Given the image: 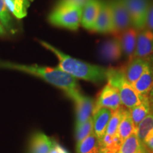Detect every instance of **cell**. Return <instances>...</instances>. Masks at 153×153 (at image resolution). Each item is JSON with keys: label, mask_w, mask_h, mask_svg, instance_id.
Segmentation results:
<instances>
[{"label": "cell", "mask_w": 153, "mask_h": 153, "mask_svg": "<svg viewBox=\"0 0 153 153\" xmlns=\"http://www.w3.org/2000/svg\"><path fill=\"white\" fill-rule=\"evenodd\" d=\"M137 33L138 30L131 26L118 34L117 38L119 40L122 53L128 62L134 57L135 48H136Z\"/></svg>", "instance_id": "obj_11"}, {"label": "cell", "mask_w": 153, "mask_h": 153, "mask_svg": "<svg viewBox=\"0 0 153 153\" xmlns=\"http://www.w3.org/2000/svg\"><path fill=\"white\" fill-rule=\"evenodd\" d=\"M92 30L101 33H114V24L108 0H101V7Z\"/></svg>", "instance_id": "obj_9"}, {"label": "cell", "mask_w": 153, "mask_h": 153, "mask_svg": "<svg viewBox=\"0 0 153 153\" xmlns=\"http://www.w3.org/2000/svg\"><path fill=\"white\" fill-rule=\"evenodd\" d=\"M143 147L146 153H153V135L143 144Z\"/></svg>", "instance_id": "obj_30"}, {"label": "cell", "mask_w": 153, "mask_h": 153, "mask_svg": "<svg viewBox=\"0 0 153 153\" xmlns=\"http://www.w3.org/2000/svg\"><path fill=\"white\" fill-rule=\"evenodd\" d=\"M9 11L17 19H23L27 15V9L30 7L24 0H4Z\"/></svg>", "instance_id": "obj_24"}, {"label": "cell", "mask_w": 153, "mask_h": 153, "mask_svg": "<svg viewBox=\"0 0 153 153\" xmlns=\"http://www.w3.org/2000/svg\"><path fill=\"white\" fill-rule=\"evenodd\" d=\"M113 111L108 108H102L93 114V132L100 140L106 133Z\"/></svg>", "instance_id": "obj_16"}, {"label": "cell", "mask_w": 153, "mask_h": 153, "mask_svg": "<svg viewBox=\"0 0 153 153\" xmlns=\"http://www.w3.org/2000/svg\"><path fill=\"white\" fill-rule=\"evenodd\" d=\"M100 143L94 133H91L81 142L76 143L77 153H99Z\"/></svg>", "instance_id": "obj_22"}, {"label": "cell", "mask_w": 153, "mask_h": 153, "mask_svg": "<svg viewBox=\"0 0 153 153\" xmlns=\"http://www.w3.org/2000/svg\"><path fill=\"white\" fill-rule=\"evenodd\" d=\"M49 153H68L67 152L65 149L62 148L61 145H60L58 143L56 142H54V145H53L52 149L50 151Z\"/></svg>", "instance_id": "obj_31"}, {"label": "cell", "mask_w": 153, "mask_h": 153, "mask_svg": "<svg viewBox=\"0 0 153 153\" xmlns=\"http://www.w3.org/2000/svg\"><path fill=\"white\" fill-rule=\"evenodd\" d=\"M118 153H146L142 144L137 136L136 132H134L130 136L124 140L120 145Z\"/></svg>", "instance_id": "obj_23"}, {"label": "cell", "mask_w": 153, "mask_h": 153, "mask_svg": "<svg viewBox=\"0 0 153 153\" xmlns=\"http://www.w3.org/2000/svg\"><path fill=\"white\" fill-rule=\"evenodd\" d=\"M89 1V0H59L57 5L65 6V7L82 9Z\"/></svg>", "instance_id": "obj_28"}, {"label": "cell", "mask_w": 153, "mask_h": 153, "mask_svg": "<svg viewBox=\"0 0 153 153\" xmlns=\"http://www.w3.org/2000/svg\"><path fill=\"white\" fill-rule=\"evenodd\" d=\"M0 68L10 69L38 76L65 91L70 99L79 92L76 78L62 71L60 68L39 66L37 65H21L0 61Z\"/></svg>", "instance_id": "obj_1"}, {"label": "cell", "mask_w": 153, "mask_h": 153, "mask_svg": "<svg viewBox=\"0 0 153 153\" xmlns=\"http://www.w3.org/2000/svg\"><path fill=\"white\" fill-rule=\"evenodd\" d=\"M124 110H125V108L120 106L117 110L113 111L108 126H107L105 134H108L110 135H115L117 134L118 126H119L120 120L123 117Z\"/></svg>", "instance_id": "obj_25"}, {"label": "cell", "mask_w": 153, "mask_h": 153, "mask_svg": "<svg viewBox=\"0 0 153 153\" xmlns=\"http://www.w3.org/2000/svg\"><path fill=\"white\" fill-rule=\"evenodd\" d=\"M122 142L117 134L115 135L105 134L99 140L100 148L99 153H118Z\"/></svg>", "instance_id": "obj_18"}, {"label": "cell", "mask_w": 153, "mask_h": 153, "mask_svg": "<svg viewBox=\"0 0 153 153\" xmlns=\"http://www.w3.org/2000/svg\"><path fill=\"white\" fill-rule=\"evenodd\" d=\"M91 133H93V116L85 123L76 126V143L81 142Z\"/></svg>", "instance_id": "obj_27"}, {"label": "cell", "mask_w": 153, "mask_h": 153, "mask_svg": "<svg viewBox=\"0 0 153 153\" xmlns=\"http://www.w3.org/2000/svg\"><path fill=\"white\" fill-rule=\"evenodd\" d=\"M72 100L74 101L76 106V126H79L93 116L95 101L90 97L83 95L80 91L74 96Z\"/></svg>", "instance_id": "obj_8"}, {"label": "cell", "mask_w": 153, "mask_h": 153, "mask_svg": "<svg viewBox=\"0 0 153 153\" xmlns=\"http://www.w3.org/2000/svg\"><path fill=\"white\" fill-rule=\"evenodd\" d=\"M54 142L43 133H36L30 140V153H49Z\"/></svg>", "instance_id": "obj_17"}, {"label": "cell", "mask_w": 153, "mask_h": 153, "mask_svg": "<svg viewBox=\"0 0 153 153\" xmlns=\"http://www.w3.org/2000/svg\"><path fill=\"white\" fill-rule=\"evenodd\" d=\"M99 54L103 60L108 62L119 60L123 53L118 38L115 37L105 41L99 48Z\"/></svg>", "instance_id": "obj_12"}, {"label": "cell", "mask_w": 153, "mask_h": 153, "mask_svg": "<svg viewBox=\"0 0 153 153\" xmlns=\"http://www.w3.org/2000/svg\"><path fill=\"white\" fill-rule=\"evenodd\" d=\"M146 28L153 31V3L151 4L149 9L148 17H147Z\"/></svg>", "instance_id": "obj_29"}, {"label": "cell", "mask_w": 153, "mask_h": 153, "mask_svg": "<svg viewBox=\"0 0 153 153\" xmlns=\"http://www.w3.org/2000/svg\"><path fill=\"white\" fill-rule=\"evenodd\" d=\"M148 65V57L146 58L134 57L128 63L123 70L126 79L132 85L140 77Z\"/></svg>", "instance_id": "obj_14"}, {"label": "cell", "mask_w": 153, "mask_h": 153, "mask_svg": "<svg viewBox=\"0 0 153 153\" xmlns=\"http://www.w3.org/2000/svg\"><path fill=\"white\" fill-rule=\"evenodd\" d=\"M131 18V25L137 30L146 28L150 0H124Z\"/></svg>", "instance_id": "obj_5"}, {"label": "cell", "mask_w": 153, "mask_h": 153, "mask_svg": "<svg viewBox=\"0 0 153 153\" xmlns=\"http://www.w3.org/2000/svg\"><path fill=\"white\" fill-rule=\"evenodd\" d=\"M4 34H5V30L4 28V26H2V24H1V22H0V36L4 35Z\"/></svg>", "instance_id": "obj_33"}, {"label": "cell", "mask_w": 153, "mask_h": 153, "mask_svg": "<svg viewBox=\"0 0 153 153\" xmlns=\"http://www.w3.org/2000/svg\"><path fill=\"white\" fill-rule=\"evenodd\" d=\"M152 55H153V31L148 28H145L138 30L137 33L134 57L146 58Z\"/></svg>", "instance_id": "obj_10"}, {"label": "cell", "mask_w": 153, "mask_h": 153, "mask_svg": "<svg viewBox=\"0 0 153 153\" xmlns=\"http://www.w3.org/2000/svg\"><path fill=\"white\" fill-rule=\"evenodd\" d=\"M25 1H26V3L28 4H29L30 5V2H32V1H33V0H24Z\"/></svg>", "instance_id": "obj_34"}, {"label": "cell", "mask_w": 153, "mask_h": 153, "mask_svg": "<svg viewBox=\"0 0 153 153\" xmlns=\"http://www.w3.org/2000/svg\"><path fill=\"white\" fill-rule=\"evenodd\" d=\"M130 114H131L132 119L133 120L134 125L135 128L148 115L151 114L150 106L149 104L148 96H145L143 99L137 104V106H134L133 108L128 109Z\"/></svg>", "instance_id": "obj_20"}, {"label": "cell", "mask_w": 153, "mask_h": 153, "mask_svg": "<svg viewBox=\"0 0 153 153\" xmlns=\"http://www.w3.org/2000/svg\"><path fill=\"white\" fill-rule=\"evenodd\" d=\"M107 81L117 89L121 104L128 109L137 106L145 97L135 90L133 86L126 79L123 70L108 69Z\"/></svg>", "instance_id": "obj_3"}, {"label": "cell", "mask_w": 153, "mask_h": 153, "mask_svg": "<svg viewBox=\"0 0 153 153\" xmlns=\"http://www.w3.org/2000/svg\"><path fill=\"white\" fill-rule=\"evenodd\" d=\"M82 9L56 5L49 15L48 20L53 25L70 30H77L81 24Z\"/></svg>", "instance_id": "obj_4"}, {"label": "cell", "mask_w": 153, "mask_h": 153, "mask_svg": "<svg viewBox=\"0 0 153 153\" xmlns=\"http://www.w3.org/2000/svg\"><path fill=\"white\" fill-rule=\"evenodd\" d=\"M0 22L4 28H5L8 31L12 33H14L15 28L14 23L4 0H0Z\"/></svg>", "instance_id": "obj_26"}, {"label": "cell", "mask_w": 153, "mask_h": 153, "mask_svg": "<svg viewBox=\"0 0 153 153\" xmlns=\"http://www.w3.org/2000/svg\"><path fill=\"white\" fill-rule=\"evenodd\" d=\"M39 43L56 55L59 60L58 68L60 70L76 79H83L93 83H101L107 80L108 69L74 58L45 41H39Z\"/></svg>", "instance_id": "obj_2"}, {"label": "cell", "mask_w": 153, "mask_h": 153, "mask_svg": "<svg viewBox=\"0 0 153 153\" xmlns=\"http://www.w3.org/2000/svg\"><path fill=\"white\" fill-rule=\"evenodd\" d=\"M137 136L142 145L153 135V114H150L136 127Z\"/></svg>", "instance_id": "obj_19"}, {"label": "cell", "mask_w": 153, "mask_h": 153, "mask_svg": "<svg viewBox=\"0 0 153 153\" xmlns=\"http://www.w3.org/2000/svg\"><path fill=\"white\" fill-rule=\"evenodd\" d=\"M111 11L114 33L119 34L131 27V21L124 0H108Z\"/></svg>", "instance_id": "obj_6"}, {"label": "cell", "mask_w": 153, "mask_h": 153, "mask_svg": "<svg viewBox=\"0 0 153 153\" xmlns=\"http://www.w3.org/2000/svg\"><path fill=\"white\" fill-rule=\"evenodd\" d=\"M121 105L117 89L108 82L99 93L97 100L95 101L93 114L102 108H108L114 111L119 108Z\"/></svg>", "instance_id": "obj_7"}, {"label": "cell", "mask_w": 153, "mask_h": 153, "mask_svg": "<svg viewBox=\"0 0 153 153\" xmlns=\"http://www.w3.org/2000/svg\"><path fill=\"white\" fill-rule=\"evenodd\" d=\"M148 97L149 104H150V106L151 114H153V87L150 89V92H149L148 95Z\"/></svg>", "instance_id": "obj_32"}, {"label": "cell", "mask_w": 153, "mask_h": 153, "mask_svg": "<svg viewBox=\"0 0 153 153\" xmlns=\"http://www.w3.org/2000/svg\"><path fill=\"white\" fill-rule=\"evenodd\" d=\"M136 130L133 120L132 119L129 110L125 108L123 112V117L120 120L119 126H118L117 135L121 139L122 141L130 136L132 133H134Z\"/></svg>", "instance_id": "obj_21"}, {"label": "cell", "mask_w": 153, "mask_h": 153, "mask_svg": "<svg viewBox=\"0 0 153 153\" xmlns=\"http://www.w3.org/2000/svg\"><path fill=\"white\" fill-rule=\"evenodd\" d=\"M140 94L148 96L153 87V55L148 57V65L140 77L133 85Z\"/></svg>", "instance_id": "obj_15"}, {"label": "cell", "mask_w": 153, "mask_h": 153, "mask_svg": "<svg viewBox=\"0 0 153 153\" xmlns=\"http://www.w3.org/2000/svg\"><path fill=\"white\" fill-rule=\"evenodd\" d=\"M100 7L101 0H89L83 7L82 10L81 25L86 29L92 30Z\"/></svg>", "instance_id": "obj_13"}]
</instances>
